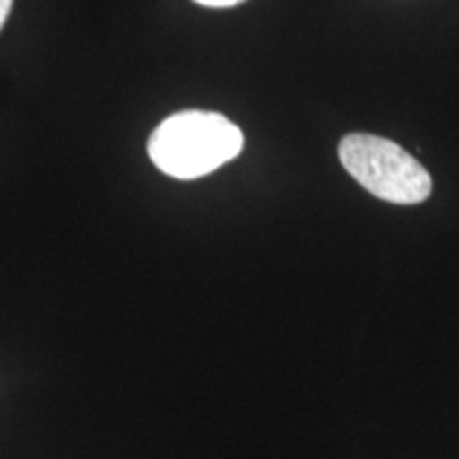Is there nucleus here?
Here are the masks:
<instances>
[{
  "mask_svg": "<svg viewBox=\"0 0 459 459\" xmlns=\"http://www.w3.org/2000/svg\"><path fill=\"white\" fill-rule=\"evenodd\" d=\"M243 132L221 113L181 111L166 117L147 143L164 175L189 181L209 175L243 152Z\"/></svg>",
  "mask_w": 459,
  "mask_h": 459,
  "instance_id": "f257e3e1",
  "label": "nucleus"
},
{
  "mask_svg": "<svg viewBox=\"0 0 459 459\" xmlns=\"http://www.w3.org/2000/svg\"><path fill=\"white\" fill-rule=\"evenodd\" d=\"M344 170L372 196L394 204L426 203L432 177L411 153L375 134H347L338 145Z\"/></svg>",
  "mask_w": 459,
  "mask_h": 459,
  "instance_id": "f03ea898",
  "label": "nucleus"
},
{
  "mask_svg": "<svg viewBox=\"0 0 459 459\" xmlns=\"http://www.w3.org/2000/svg\"><path fill=\"white\" fill-rule=\"evenodd\" d=\"M194 3L203 4V7H209V9H228V7H237V4L245 3V0H194Z\"/></svg>",
  "mask_w": 459,
  "mask_h": 459,
  "instance_id": "7ed1b4c3",
  "label": "nucleus"
},
{
  "mask_svg": "<svg viewBox=\"0 0 459 459\" xmlns=\"http://www.w3.org/2000/svg\"><path fill=\"white\" fill-rule=\"evenodd\" d=\"M11 7H13V0H0V30H3L4 22H7Z\"/></svg>",
  "mask_w": 459,
  "mask_h": 459,
  "instance_id": "20e7f679",
  "label": "nucleus"
}]
</instances>
